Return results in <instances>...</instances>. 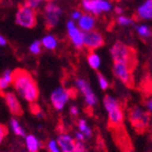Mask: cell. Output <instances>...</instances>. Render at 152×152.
Wrapping results in <instances>:
<instances>
[{
  "label": "cell",
  "mask_w": 152,
  "mask_h": 152,
  "mask_svg": "<svg viewBox=\"0 0 152 152\" xmlns=\"http://www.w3.org/2000/svg\"><path fill=\"white\" fill-rule=\"evenodd\" d=\"M82 10L94 16H100L112 12L114 5L111 0H81Z\"/></svg>",
  "instance_id": "cell-6"
},
{
  "label": "cell",
  "mask_w": 152,
  "mask_h": 152,
  "mask_svg": "<svg viewBox=\"0 0 152 152\" xmlns=\"http://www.w3.org/2000/svg\"><path fill=\"white\" fill-rule=\"evenodd\" d=\"M46 147H47L48 152H61V149L58 147V142H56V140H54V138L49 140L48 142H47Z\"/></svg>",
  "instance_id": "cell-28"
},
{
  "label": "cell",
  "mask_w": 152,
  "mask_h": 152,
  "mask_svg": "<svg viewBox=\"0 0 152 152\" xmlns=\"http://www.w3.org/2000/svg\"><path fill=\"white\" fill-rule=\"evenodd\" d=\"M4 102L10 113L14 116H20L23 114V107L18 99V96L14 91H5L3 95Z\"/></svg>",
  "instance_id": "cell-13"
},
{
  "label": "cell",
  "mask_w": 152,
  "mask_h": 152,
  "mask_svg": "<svg viewBox=\"0 0 152 152\" xmlns=\"http://www.w3.org/2000/svg\"><path fill=\"white\" fill-rule=\"evenodd\" d=\"M74 138H75V140H78V142H85V140H87L86 137H85V135H84L83 133H81L80 131L75 132Z\"/></svg>",
  "instance_id": "cell-32"
},
{
  "label": "cell",
  "mask_w": 152,
  "mask_h": 152,
  "mask_svg": "<svg viewBox=\"0 0 152 152\" xmlns=\"http://www.w3.org/2000/svg\"><path fill=\"white\" fill-rule=\"evenodd\" d=\"M129 120L137 132H144L150 124V114L140 107L135 105L129 111Z\"/></svg>",
  "instance_id": "cell-7"
},
{
  "label": "cell",
  "mask_w": 152,
  "mask_h": 152,
  "mask_svg": "<svg viewBox=\"0 0 152 152\" xmlns=\"http://www.w3.org/2000/svg\"><path fill=\"white\" fill-rule=\"evenodd\" d=\"M82 15V11L81 10H74L70 13V19L74 21H77L79 18L81 17Z\"/></svg>",
  "instance_id": "cell-33"
},
{
  "label": "cell",
  "mask_w": 152,
  "mask_h": 152,
  "mask_svg": "<svg viewBox=\"0 0 152 152\" xmlns=\"http://www.w3.org/2000/svg\"><path fill=\"white\" fill-rule=\"evenodd\" d=\"M135 31H136L137 35L142 39H148V38L151 37V28L146 23L135 25Z\"/></svg>",
  "instance_id": "cell-22"
},
{
  "label": "cell",
  "mask_w": 152,
  "mask_h": 152,
  "mask_svg": "<svg viewBox=\"0 0 152 152\" xmlns=\"http://www.w3.org/2000/svg\"><path fill=\"white\" fill-rule=\"evenodd\" d=\"M113 75L124 85H132L133 83V76H132L131 66L124 63H117L114 62L113 64Z\"/></svg>",
  "instance_id": "cell-12"
},
{
  "label": "cell",
  "mask_w": 152,
  "mask_h": 152,
  "mask_svg": "<svg viewBox=\"0 0 152 152\" xmlns=\"http://www.w3.org/2000/svg\"><path fill=\"white\" fill-rule=\"evenodd\" d=\"M8 45V39L0 33V47H5Z\"/></svg>",
  "instance_id": "cell-35"
},
{
  "label": "cell",
  "mask_w": 152,
  "mask_h": 152,
  "mask_svg": "<svg viewBox=\"0 0 152 152\" xmlns=\"http://www.w3.org/2000/svg\"><path fill=\"white\" fill-rule=\"evenodd\" d=\"M13 81V71L10 69H5L0 76V93L5 91L10 87Z\"/></svg>",
  "instance_id": "cell-19"
},
{
  "label": "cell",
  "mask_w": 152,
  "mask_h": 152,
  "mask_svg": "<svg viewBox=\"0 0 152 152\" xmlns=\"http://www.w3.org/2000/svg\"><path fill=\"white\" fill-rule=\"evenodd\" d=\"M78 131L83 133L87 140L91 138V136H93V130H91V126H89L88 122L85 119H83V118L78 120Z\"/></svg>",
  "instance_id": "cell-23"
},
{
  "label": "cell",
  "mask_w": 152,
  "mask_h": 152,
  "mask_svg": "<svg viewBox=\"0 0 152 152\" xmlns=\"http://www.w3.org/2000/svg\"><path fill=\"white\" fill-rule=\"evenodd\" d=\"M25 5L29 7V8L33 9V10L37 11L38 9H42L44 5V0H25Z\"/></svg>",
  "instance_id": "cell-27"
},
{
  "label": "cell",
  "mask_w": 152,
  "mask_h": 152,
  "mask_svg": "<svg viewBox=\"0 0 152 152\" xmlns=\"http://www.w3.org/2000/svg\"><path fill=\"white\" fill-rule=\"evenodd\" d=\"M75 152H87V148L85 142L76 140L75 144Z\"/></svg>",
  "instance_id": "cell-29"
},
{
  "label": "cell",
  "mask_w": 152,
  "mask_h": 152,
  "mask_svg": "<svg viewBox=\"0 0 152 152\" xmlns=\"http://www.w3.org/2000/svg\"><path fill=\"white\" fill-rule=\"evenodd\" d=\"M56 142L61 152H75V144H76V140H75L74 136L70 135L69 133H60L56 137Z\"/></svg>",
  "instance_id": "cell-15"
},
{
  "label": "cell",
  "mask_w": 152,
  "mask_h": 152,
  "mask_svg": "<svg viewBox=\"0 0 152 152\" xmlns=\"http://www.w3.org/2000/svg\"><path fill=\"white\" fill-rule=\"evenodd\" d=\"M42 44V47L46 50L54 51L58 47V38L54 35L53 33H47L39 39Z\"/></svg>",
  "instance_id": "cell-18"
},
{
  "label": "cell",
  "mask_w": 152,
  "mask_h": 152,
  "mask_svg": "<svg viewBox=\"0 0 152 152\" xmlns=\"http://www.w3.org/2000/svg\"><path fill=\"white\" fill-rule=\"evenodd\" d=\"M112 60L117 63H124L131 66L135 61V53L133 49L124 42H115L110 48Z\"/></svg>",
  "instance_id": "cell-3"
},
{
  "label": "cell",
  "mask_w": 152,
  "mask_h": 152,
  "mask_svg": "<svg viewBox=\"0 0 152 152\" xmlns=\"http://www.w3.org/2000/svg\"><path fill=\"white\" fill-rule=\"evenodd\" d=\"M10 130L18 137H23L26 136L27 132H26V129L23 127V124H20V121L16 118V117H13L10 119Z\"/></svg>",
  "instance_id": "cell-20"
},
{
  "label": "cell",
  "mask_w": 152,
  "mask_h": 152,
  "mask_svg": "<svg viewBox=\"0 0 152 152\" xmlns=\"http://www.w3.org/2000/svg\"><path fill=\"white\" fill-rule=\"evenodd\" d=\"M58 0H44V2H56Z\"/></svg>",
  "instance_id": "cell-37"
},
{
  "label": "cell",
  "mask_w": 152,
  "mask_h": 152,
  "mask_svg": "<svg viewBox=\"0 0 152 152\" xmlns=\"http://www.w3.org/2000/svg\"><path fill=\"white\" fill-rule=\"evenodd\" d=\"M116 23L122 28H128V27H132V26L135 25L134 19L132 17L128 15H124V14H121V15H117L116 18Z\"/></svg>",
  "instance_id": "cell-24"
},
{
  "label": "cell",
  "mask_w": 152,
  "mask_h": 152,
  "mask_svg": "<svg viewBox=\"0 0 152 152\" xmlns=\"http://www.w3.org/2000/svg\"><path fill=\"white\" fill-rule=\"evenodd\" d=\"M135 14L138 19L142 21H150L152 19V0H144L136 8Z\"/></svg>",
  "instance_id": "cell-16"
},
{
  "label": "cell",
  "mask_w": 152,
  "mask_h": 152,
  "mask_svg": "<svg viewBox=\"0 0 152 152\" xmlns=\"http://www.w3.org/2000/svg\"><path fill=\"white\" fill-rule=\"evenodd\" d=\"M87 64L91 69L98 70L101 67V56L96 51H89V53L87 54Z\"/></svg>",
  "instance_id": "cell-21"
},
{
  "label": "cell",
  "mask_w": 152,
  "mask_h": 152,
  "mask_svg": "<svg viewBox=\"0 0 152 152\" xmlns=\"http://www.w3.org/2000/svg\"><path fill=\"white\" fill-rule=\"evenodd\" d=\"M104 43H105L104 36L102 35L101 32L97 31L96 29L84 33V47L89 51H96L97 49L101 48Z\"/></svg>",
  "instance_id": "cell-11"
},
{
  "label": "cell",
  "mask_w": 152,
  "mask_h": 152,
  "mask_svg": "<svg viewBox=\"0 0 152 152\" xmlns=\"http://www.w3.org/2000/svg\"><path fill=\"white\" fill-rule=\"evenodd\" d=\"M75 86L79 91V93L82 95L84 103L87 107L93 109L98 104V97L94 89L91 88V85L87 80L83 78H77L75 80Z\"/></svg>",
  "instance_id": "cell-8"
},
{
  "label": "cell",
  "mask_w": 152,
  "mask_h": 152,
  "mask_svg": "<svg viewBox=\"0 0 152 152\" xmlns=\"http://www.w3.org/2000/svg\"><path fill=\"white\" fill-rule=\"evenodd\" d=\"M69 114L72 117L79 116V114H80V109H79L78 105H76V104L70 105V107H69Z\"/></svg>",
  "instance_id": "cell-31"
},
{
  "label": "cell",
  "mask_w": 152,
  "mask_h": 152,
  "mask_svg": "<svg viewBox=\"0 0 152 152\" xmlns=\"http://www.w3.org/2000/svg\"><path fill=\"white\" fill-rule=\"evenodd\" d=\"M69 100H70V91L64 86H58L51 91L50 103L56 111H63Z\"/></svg>",
  "instance_id": "cell-9"
},
{
  "label": "cell",
  "mask_w": 152,
  "mask_h": 152,
  "mask_svg": "<svg viewBox=\"0 0 152 152\" xmlns=\"http://www.w3.org/2000/svg\"><path fill=\"white\" fill-rule=\"evenodd\" d=\"M23 138H25V146L28 152H39V150L43 147L41 140L36 135L26 134Z\"/></svg>",
  "instance_id": "cell-17"
},
{
  "label": "cell",
  "mask_w": 152,
  "mask_h": 152,
  "mask_svg": "<svg viewBox=\"0 0 152 152\" xmlns=\"http://www.w3.org/2000/svg\"><path fill=\"white\" fill-rule=\"evenodd\" d=\"M97 80H98L99 87H100L102 91H107V89L110 87L109 80H107V77L104 76L103 74H100V72H99V74L97 75Z\"/></svg>",
  "instance_id": "cell-26"
},
{
  "label": "cell",
  "mask_w": 152,
  "mask_h": 152,
  "mask_svg": "<svg viewBox=\"0 0 152 152\" xmlns=\"http://www.w3.org/2000/svg\"><path fill=\"white\" fill-rule=\"evenodd\" d=\"M12 85L14 87V93L20 97L23 101L30 104H35L38 100L39 91L35 80L25 69L17 68L13 71Z\"/></svg>",
  "instance_id": "cell-1"
},
{
  "label": "cell",
  "mask_w": 152,
  "mask_h": 152,
  "mask_svg": "<svg viewBox=\"0 0 152 152\" xmlns=\"http://www.w3.org/2000/svg\"><path fill=\"white\" fill-rule=\"evenodd\" d=\"M145 111L147 112V113H149V114H151L152 112V100L151 98H148L147 100H146V102H145Z\"/></svg>",
  "instance_id": "cell-34"
},
{
  "label": "cell",
  "mask_w": 152,
  "mask_h": 152,
  "mask_svg": "<svg viewBox=\"0 0 152 152\" xmlns=\"http://www.w3.org/2000/svg\"><path fill=\"white\" fill-rule=\"evenodd\" d=\"M66 33H67V36L70 39L71 44L76 49H82L84 48V32H82L79 27L77 26L76 21L69 20L66 21Z\"/></svg>",
  "instance_id": "cell-10"
},
{
  "label": "cell",
  "mask_w": 152,
  "mask_h": 152,
  "mask_svg": "<svg viewBox=\"0 0 152 152\" xmlns=\"http://www.w3.org/2000/svg\"><path fill=\"white\" fill-rule=\"evenodd\" d=\"M64 15L63 9L56 2H46L43 5V18L48 29L56 28Z\"/></svg>",
  "instance_id": "cell-4"
},
{
  "label": "cell",
  "mask_w": 152,
  "mask_h": 152,
  "mask_svg": "<svg viewBox=\"0 0 152 152\" xmlns=\"http://www.w3.org/2000/svg\"><path fill=\"white\" fill-rule=\"evenodd\" d=\"M8 133H9L8 128L5 127L4 124H0V145L3 142L4 138L7 137V135H8Z\"/></svg>",
  "instance_id": "cell-30"
},
{
  "label": "cell",
  "mask_w": 152,
  "mask_h": 152,
  "mask_svg": "<svg viewBox=\"0 0 152 152\" xmlns=\"http://www.w3.org/2000/svg\"><path fill=\"white\" fill-rule=\"evenodd\" d=\"M113 10H114V12L116 13L117 15H121V14H124V8H121V7H115Z\"/></svg>",
  "instance_id": "cell-36"
},
{
  "label": "cell",
  "mask_w": 152,
  "mask_h": 152,
  "mask_svg": "<svg viewBox=\"0 0 152 152\" xmlns=\"http://www.w3.org/2000/svg\"><path fill=\"white\" fill-rule=\"evenodd\" d=\"M15 23L23 29H33L37 25V13L27 5H20L15 13Z\"/></svg>",
  "instance_id": "cell-5"
},
{
  "label": "cell",
  "mask_w": 152,
  "mask_h": 152,
  "mask_svg": "<svg viewBox=\"0 0 152 152\" xmlns=\"http://www.w3.org/2000/svg\"><path fill=\"white\" fill-rule=\"evenodd\" d=\"M103 107L107 112V120L112 127H119L124 124V113L119 101L112 95H105L103 97Z\"/></svg>",
  "instance_id": "cell-2"
},
{
  "label": "cell",
  "mask_w": 152,
  "mask_h": 152,
  "mask_svg": "<svg viewBox=\"0 0 152 152\" xmlns=\"http://www.w3.org/2000/svg\"><path fill=\"white\" fill-rule=\"evenodd\" d=\"M42 49H43V47H42L41 42L38 41V39L33 41L32 43L30 44V46H29V51H30V53L33 54V56H38V54H41Z\"/></svg>",
  "instance_id": "cell-25"
},
{
  "label": "cell",
  "mask_w": 152,
  "mask_h": 152,
  "mask_svg": "<svg viewBox=\"0 0 152 152\" xmlns=\"http://www.w3.org/2000/svg\"><path fill=\"white\" fill-rule=\"evenodd\" d=\"M77 26L82 32H88V31L95 30L97 27V18L96 16L88 14V13H82L81 17L76 21Z\"/></svg>",
  "instance_id": "cell-14"
}]
</instances>
